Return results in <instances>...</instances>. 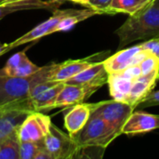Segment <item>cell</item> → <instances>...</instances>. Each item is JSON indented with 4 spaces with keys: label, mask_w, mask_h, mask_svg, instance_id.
I'll use <instances>...</instances> for the list:
<instances>
[{
    "label": "cell",
    "mask_w": 159,
    "mask_h": 159,
    "mask_svg": "<svg viewBox=\"0 0 159 159\" xmlns=\"http://www.w3.org/2000/svg\"><path fill=\"white\" fill-rule=\"evenodd\" d=\"M92 113L91 103L80 102L75 104L64 116V127L73 136L77 133L88 122Z\"/></svg>",
    "instance_id": "9a60e30c"
},
{
    "label": "cell",
    "mask_w": 159,
    "mask_h": 159,
    "mask_svg": "<svg viewBox=\"0 0 159 159\" xmlns=\"http://www.w3.org/2000/svg\"><path fill=\"white\" fill-rule=\"evenodd\" d=\"M106 148L100 146L79 147L75 158H102Z\"/></svg>",
    "instance_id": "603a6c76"
},
{
    "label": "cell",
    "mask_w": 159,
    "mask_h": 159,
    "mask_svg": "<svg viewBox=\"0 0 159 159\" xmlns=\"http://www.w3.org/2000/svg\"><path fill=\"white\" fill-rule=\"evenodd\" d=\"M51 119L42 112L32 111L17 130L20 142H40L49 132Z\"/></svg>",
    "instance_id": "8992f818"
},
{
    "label": "cell",
    "mask_w": 159,
    "mask_h": 159,
    "mask_svg": "<svg viewBox=\"0 0 159 159\" xmlns=\"http://www.w3.org/2000/svg\"><path fill=\"white\" fill-rule=\"evenodd\" d=\"M1 2H2V0H0V3H1Z\"/></svg>",
    "instance_id": "4dcf8cb0"
},
{
    "label": "cell",
    "mask_w": 159,
    "mask_h": 159,
    "mask_svg": "<svg viewBox=\"0 0 159 159\" xmlns=\"http://www.w3.org/2000/svg\"><path fill=\"white\" fill-rule=\"evenodd\" d=\"M117 74H119L120 75H122L125 78H128V79H130L133 81L137 80L139 77L142 76V71H141L139 64L130 65L128 68H126L125 70H123L122 72L117 73Z\"/></svg>",
    "instance_id": "d4e9b609"
},
{
    "label": "cell",
    "mask_w": 159,
    "mask_h": 159,
    "mask_svg": "<svg viewBox=\"0 0 159 159\" xmlns=\"http://www.w3.org/2000/svg\"><path fill=\"white\" fill-rule=\"evenodd\" d=\"M41 67L34 64L26 55V49L11 56L5 66L0 69L1 75L11 77H28L37 73Z\"/></svg>",
    "instance_id": "30bf717a"
},
{
    "label": "cell",
    "mask_w": 159,
    "mask_h": 159,
    "mask_svg": "<svg viewBox=\"0 0 159 159\" xmlns=\"http://www.w3.org/2000/svg\"><path fill=\"white\" fill-rule=\"evenodd\" d=\"M75 9H73V8H70V9H56L53 11V14L52 16L45 20L44 22L38 24L37 26H35L34 28H33L31 31H29L28 33L24 34L23 35H21L20 37L15 39L13 42L11 43H8L7 46V48L5 50V53L8 52L9 50L13 49L14 48H17L19 46H21L23 44H26V43H30V42H33V41H35V40H38L46 35H48V34H54V30L57 26V24L60 22V20L72 14Z\"/></svg>",
    "instance_id": "52a82bcc"
},
{
    "label": "cell",
    "mask_w": 159,
    "mask_h": 159,
    "mask_svg": "<svg viewBox=\"0 0 159 159\" xmlns=\"http://www.w3.org/2000/svg\"><path fill=\"white\" fill-rule=\"evenodd\" d=\"M43 141V140H42ZM20 142V159H34L43 142Z\"/></svg>",
    "instance_id": "44dd1931"
},
{
    "label": "cell",
    "mask_w": 159,
    "mask_h": 159,
    "mask_svg": "<svg viewBox=\"0 0 159 159\" xmlns=\"http://www.w3.org/2000/svg\"><path fill=\"white\" fill-rule=\"evenodd\" d=\"M157 105H159V90L151 91L138 106H141L143 108H148Z\"/></svg>",
    "instance_id": "4316f807"
},
{
    "label": "cell",
    "mask_w": 159,
    "mask_h": 159,
    "mask_svg": "<svg viewBox=\"0 0 159 159\" xmlns=\"http://www.w3.org/2000/svg\"><path fill=\"white\" fill-rule=\"evenodd\" d=\"M4 1H7V0H2V2H4Z\"/></svg>",
    "instance_id": "f546056e"
},
{
    "label": "cell",
    "mask_w": 159,
    "mask_h": 159,
    "mask_svg": "<svg viewBox=\"0 0 159 159\" xmlns=\"http://www.w3.org/2000/svg\"><path fill=\"white\" fill-rule=\"evenodd\" d=\"M7 43H0V56L5 54V50L7 48Z\"/></svg>",
    "instance_id": "f1b7e54d"
},
{
    "label": "cell",
    "mask_w": 159,
    "mask_h": 159,
    "mask_svg": "<svg viewBox=\"0 0 159 159\" xmlns=\"http://www.w3.org/2000/svg\"><path fill=\"white\" fill-rule=\"evenodd\" d=\"M159 129V116L143 111L133 112L122 129V134L136 135Z\"/></svg>",
    "instance_id": "4fadbf2b"
},
{
    "label": "cell",
    "mask_w": 159,
    "mask_h": 159,
    "mask_svg": "<svg viewBox=\"0 0 159 159\" xmlns=\"http://www.w3.org/2000/svg\"><path fill=\"white\" fill-rule=\"evenodd\" d=\"M57 63L41 67L34 75L28 77H11L0 75V106L28 98L30 89L38 83L50 80Z\"/></svg>",
    "instance_id": "7a4b0ae2"
},
{
    "label": "cell",
    "mask_w": 159,
    "mask_h": 159,
    "mask_svg": "<svg viewBox=\"0 0 159 159\" xmlns=\"http://www.w3.org/2000/svg\"><path fill=\"white\" fill-rule=\"evenodd\" d=\"M112 2L113 0H89L87 7L93 8L97 10L100 14L107 13Z\"/></svg>",
    "instance_id": "cb8c5ba5"
},
{
    "label": "cell",
    "mask_w": 159,
    "mask_h": 159,
    "mask_svg": "<svg viewBox=\"0 0 159 159\" xmlns=\"http://www.w3.org/2000/svg\"><path fill=\"white\" fill-rule=\"evenodd\" d=\"M120 135L109 123L91 113L85 126L72 137L78 147L100 146L107 148Z\"/></svg>",
    "instance_id": "3957f363"
},
{
    "label": "cell",
    "mask_w": 159,
    "mask_h": 159,
    "mask_svg": "<svg viewBox=\"0 0 159 159\" xmlns=\"http://www.w3.org/2000/svg\"><path fill=\"white\" fill-rule=\"evenodd\" d=\"M152 0H113L107 14L126 13L133 15L147 6Z\"/></svg>",
    "instance_id": "d6986e66"
},
{
    "label": "cell",
    "mask_w": 159,
    "mask_h": 159,
    "mask_svg": "<svg viewBox=\"0 0 159 159\" xmlns=\"http://www.w3.org/2000/svg\"><path fill=\"white\" fill-rule=\"evenodd\" d=\"M62 1L60 0H7L0 3V20L11 13L20 10L32 9H47L56 10L61 5Z\"/></svg>",
    "instance_id": "5bb4252c"
},
{
    "label": "cell",
    "mask_w": 159,
    "mask_h": 159,
    "mask_svg": "<svg viewBox=\"0 0 159 159\" xmlns=\"http://www.w3.org/2000/svg\"><path fill=\"white\" fill-rule=\"evenodd\" d=\"M143 49L148 50L159 60V38H153L139 44Z\"/></svg>",
    "instance_id": "484cf974"
},
{
    "label": "cell",
    "mask_w": 159,
    "mask_h": 159,
    "mask_svg": "<svg viewBox=\"0 0 159 159\" xmlns=\"http://www.w3.org/2000/svg\"><path fill=\"white\" fill-rule=\"evenodd\" d=\"M0 159H20V141L17 133L0 141Z\"/></svg>",
    "instance_id": "ffe728a7"
},
{
    "label": "cell",
    "mask_w": 159,
    "mask_h": 159,
    "mask_svg": "<svg viewBox=\"0 0 159 159\" xmlns=\"http://www.w3.org/2000/svg\"><path fill=\"white\" fill-rule=\"evenodd\" d=\"M60 1H71L75 4H79V5H82L86 7H87L88 2H89V0H60Z\"/></svg>",
    "instance_id": "83f0119b"
},
{
    "label": "cell",
    "mask_w": 159,
    "mask_h": 159,
    "mask_svg": "<svg viewBox=\"0 0 159 159\" xmlns=\"http://www.w3.org/2000/svg\"><path fill=\"white\" fill-rule=\"evenodd\" d=\"M134 81L125 78L119 74H110L108 85L110 95L113 99L122 102H127Z\"/></svg>",
    "instance_id": "ac0fdd59"
},
{
    "label": "cell",
    "mask_w": 159,
    "mask_h": 159,
    "mask_svg": "<svg viewBox=\"0 0 159 159\" xmlns=\"http://www.w3.org/2000/svg\"><path fill=\"white\" fill-rule=\"evenodd\" d=\"M64 83H56L52 87L42 91L40 94L31 99L30 102L33 105L34 111L37 112H47L53 109L55 100L61 90Z\"/></svg>",
    "instance_id": "e0dca14e"
},
{
    "label": "cell",
    "mask_w": 159,
    "mask_h": 159,
    "mask_svg": "<svg viewBox=\"0 0 159 159\" xmlns=\"http://www.w3.org/2000/svg\"><path fill=\"white\" fill-rule=\"evenodd\" d=\"M115 34L119 39V49L138 40L159 38V0H152L137 13L129 15Z\"/></svg>",
    "instance_id": "6da1fadb"
},
{
    "label": "cell",
    "mask_w": 159,
    "mask_h": 159,
    "mask_svg": "<svg viewBox=\"0 0 159 159\" xmlns=\"http://www.w3.org/2000/svg\"><path fill=\"white\" fill-rule=\"evenodd\" d=\"M108 78L109 74L105 69L103 61H99L92 63L65 83L80 86H90L100 89L108 83Z\"/></svg>",
    "instance_id": "7c38bea8"
},
{
    "label": "cell",
    "mask_w": 159,
    "mask_h": 159,
    "mask_svg": "<svg viewBox=\"0 0 159 159\" xmlns=\"http://www.w3.org/2000/svg\"><path fill=\"white\" fill-rule=\"evenodd\" d=\"M149 54L148 50L143 49L139 44L128 48L119 49L114 55L103 61L108 74H117L130 65L140 64V62Z\"/></svg>",
    "instance_id": "ba28073f"
},
{
    "label": "cell",
    "mask_w": 159,
    "mask_h": 159,
    "mask_svg": "<svg viewBox=\"0 0 159 159\" xmlns=\"http://www.w3.org/2000/svg\"><path fill=\"white\" fill-rule=\"evenodd\" d=\"M98 89V88L90 86H80L64 83L61 90L55 100L53 109L69 107L80 102H84L86 99L89 98Z\"/></svg>",
    "instance_id": "8fae6325"
},
{
    "label": "cell",
    "mask_w": 159,
    "mask_h": 159,
    "mask_svg": "<svg viewBox=\"0 0 159 159\" xmlns=\"http://www.w3.org/2000/svg\"><path fill=\"white\" fill-rule=\"evenodd\" d=\"M43 145L52 159L75 158L79 149L73 137L51 123L49 132L43 139Z\"/></svg>",
    "instance_id": "5b68a950"
},
{
    "label": "cell",
    "mask_w": 159,
    "mask_h": 159,
    "mask_svg": "<svg viewBox=\"0 0 159 159\" xmlns=\"http://www.w3.org/2000/svg\"><path fill=\"white\" fill-rule=\"evenodd\" d=\"M159 79V71L147 75H142L134 81L128 97L127 102L135 108L142 102V101L151 92L157 85Z\"/></svg>",
    "instance_id": "2e32d148"
},
{
    "label": "cell",
    "mask_w": 159,
    "mask_h": 159,
    "mask_svg": "<svg viewBox=\"0 0 159 159\" xmlns=\"http://www.w3.org/2000/svg\"><path fill=\"white\" fill-rule=\"evenodd\" d=\"M139 65L142 71V75H147L159 71V60L150 52Z\"/></svg>",
    "instance_id": "7402d4cb"
},
{
    "label": "cell",
    "mask_w": 159,
    "mask_h": 159,
    "mask_svg": "<svg viewBox=\"0 0 159 159\" xmlns=\"http://www.w3.org/2000/svg\"><path fill=\"white\" fill-rule=\"evenodd\" d=\"M108 53L109 51H104V52L94 54L85 59L69 60L61 63H57V66L51 75L50 80L54 82L65 83L69 79L73 78L79 73H81L83 70L88 68L92 63L99 61L100 58L104 57Z\"/></svg>",
    "instance_id": "9c48e42d"
},
{
    "label": "cell",
    "mask_w": 159,
    "mask_h": 159,
    "mask_svg": "<svg viewBox=\"0 0 159 159\" xmlns=\"http://www.w3.org/2000/svg\"><path fill=\"white\" fill-rule=\"evenodd\" d=\"M91 106L92 114L105 120L120 134H122V129L125 123L135 109V107L129 102L115 99L91 103Z\"/></svg>",
    "instance_id": "277c9868"
}]
</instances>
